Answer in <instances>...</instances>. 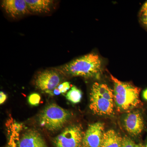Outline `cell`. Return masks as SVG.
I'll return each mask as SVG.
<instances>
[{
  "label": "cell",
  "instance_id": "1",
  "mask_svg": "<svg viewBox=\"0 0 147 147\" xmlns=\"http://www.w3.org/2000/svg\"><path fill=\"white\" fill-rule=\"evenodd\" d=\"M56 70L69 76L97 79L101 74L102 63L98 55L91 53L59 67Z\"/></svg>",
  "mask_w": 147,
  "mask_h": 147
},
{
  "label": "cell",
  "instance_id": "5",
  "mask_svg": "<svg viewBox=\"0 0 147 147\" xmlns=\"http://www.w3.org/2000/svg\"><path fill=\"white\" fill-rule=\"evenodd\" d=\"M84 134L80 125L69 126L54 139L55 147H82Z\"/></svg>",
  "mask_w": 147,
  "mask_h": 147
},
{
  "label": "cell",
  "instance_id": "15",
  "mask_svg": "<svg viewBox=\"0 0 147 147\" xmlns=\"http://www.w3.org/2000/svg\"><path fill=\"white\" fill-rule=\"evenodd\" d=\"M121 147H144L142 144H136L128 137L122 138Z\"/></svg>",
  "mask_w": 147,
  "mask_h": 147
},
{
  "label": "cell",
  "instance_id": "17",
  "mask_svg": "<svg viewBox=\"0 0 147 147\" xmlns=\"http://www.w3.org/2000/svg\"><path fill=\"white\" fill-rule=\"evenodd\" d=\"M18 134H13L11 137L9 144V147H20L19 146V139L18 137Z\"/></svg>",
  "mask_w": 147,
  "mask_h": 147
},
{
  "label": "cell",
  "instance_id": "10",
  "mask_svg": "<svg viewBox=\"0 0 147 147\" xmlns=\"http://www.w3.org/2000/svg\"><path fill=\"white\" fill-rule=\"evenodd\" d=\"M20 147H47L42 136L34 130H29L19 139Z\"/></svg>",
  "mask_w": 147,
  "mask_h": 147
},
{
  "label": "cell",
  "instance_id": "22",
  "mask_svg": "<svg viewBox=\"0 0 147 147\" xmlns=\"http://www.w3.org/2000/svg\"><path fill=\"white\" fill-rule=\"evenodd\" d=\"M144 147H147V142L146 143V144L144 146Z\"/></svg>",
  "mask_w": 147,
  "mask_h": 147
},
{
  "label": "cell",
  "instance_id": "2",
  "mask_svg": "<svg viewBox=\"0 0 147 147\" xmlns=\"http://www.w3.org/2000/svg\"><path fill=\"white\" fill-rule=\"evenodd\" d=\"M114 83L115 105L117 111L126 112L136 108L141 103L140 89L129 82H122L110 75Z\"/></svg>",
  "mask_w": 147,
  "mask_h": 147
},
{
  "label": "cell",
  "instance_id": "3",
  "mask_svg": "<svg viewBox=\"0 0 147 147\" xmlns=\"http://www.w3.org/2000/svg\"><path fill=\"white\" fill-rule=\"evenodd\" d=\"M114 91L105 84L96 82L90 93V109L98 115H110L115 106Z\"/></svg>",
  "mask_w": 147,
  "mask_h": 147
},
{
  "label": "cell",
  "instance_id": "11",
  "mask_svg": "<svg viewBox=\"0 0 147 147\" xmlns=\"http://www.w3.org/2000/svg\"><path fill=\"white\" fill-rule=\"evenodd\" d=\"M30 11L38 13L50 12L54 4L50 0H26Z\"/></svg>",
  "mask_w": 147,
  "mask_h": 147
},
{
  "label": "cell",
  "instance_id": "21",
  "mask_svg": "<svg viewBox=\"0 0 147 147\" xmlns=\"http://www.w3.org/2000/svg\"><path fill=\"white\" fill-rule=\"evenodd\" d=\"M143 9H147V1L146 2V3L144 4L143 7H142V8Z\"/></svg>",
  "mask_w": 147,
  "mask_h": 147
},
{
  "label": "cell",
  "instance_id": "9",
  "mask_svg": "<svg viewBox=\"0 0 147 147\" xmlns=\"http://www.w3.org/2000/svg\"><path fill=\"white\" fill-rule=\"evenodd\" d=\"M1 6L7 13L12 18L30 13L26 0H4Z\"/></svg>",
  "mask_w": 147,
  "mask_h": 147
},
{
  "label": "cell",
  "instance_id": "13",
  "mask_svg": "<svg viewBox=\"0 0 147 147\" xmlns=\"http://www.w3.org/2000/svg\"><path fill=\"white\" fill-rule=\"evenodd\" d=\"M66 98L69 101L74 104L79 103L82 100V92L75 86H73L67 92Z\"/></svg>",
  "mask_w": 147,
  "mask_h": 147
},
{
  "label": "cell",
  "instance_id": "4",
  "mask_svg": "<svg viewBox=\"0 0 147 147\" xmlns=\"http://www.w3.org/2000/svg\"><path fill=\"white\" fill-rule=\"evenodd\" d=\"M70 113L55 104L47 105L38 117L40 125L51 131H57L62 128L70 118Z\"/></svg>",
  "mask_w": 147,
  "mask_h": 147
},
{
  "label": "cell",
  "instance_id": "8",
  "mask_svg": "<svg viewBox=\"0 0 147 147\" xmlns=\"http://www.w3.org/2000/svg\"><path fill=\"white\" fill-rule=\"evenodd\" d=\"M124 125L129 134L133 137L138 136L144 127L142 114L139 111L129 112L124 119Z\"/></svg>",
  "mask_w": 147,
  "mask_h": 147
},
{
  "label": "cell",
  "instance_id": "12",
  "mask_svg": "<svg viewBox=\"0 0 147 147\" xmlns=\"http://www.w3.org/2000/svg\"><path fill=\"white\" fill-rule=\"evenodd\" d=\"M122 138L115 131L110 129L105 132L101 147H121Z\"/></svg>",
  "mask_w": 147,
  "mask_h": 147
},
{
  "label": "cell",
  "instance_id": "20",
  "mask_svg": "<svg viewBox=\"0 0 147 147\" xmlns=\"http://www.w3.org/2000/svg\"><path fill=\"white\" fill-rule=\"evenodd\" d=\"M143 97L144 100L147 101V89L144 90L143 92Z\"/></svg>",
  "mask_w": 147,
  "mask_h": 147
},
{
  "label": "cell",
  "instance_id": "14",
  "mask_svg": "<svg viewBox=\"0 0 147 147\" xmlns=\"http://www.w3.org/2000/svg\"><path fill=\"white\" fill-rule=\"evenodd\" d=\"M71 88L70 83L69 82H65L60 84L54 90L51 92L49 95L52 96L58 95L61 94H65Z\"/></svg>",
  "mask_w": 147,
  "mask_h": 147
},
{
  "label": "cell",
  "instance_id": "19",
  "mask_svg": "<svg viewBox=\"0 0 147 147\" xmlns=\"http://www.w3.org/2000/svg\"><path fill=\"white\" fill-rule=\"evenodd\" d=\"M7 98V96L3 92H0V104L1 105L4 102H5Z\"/></svg>",
  "mask_w": 147,
  "mask_h": 147
},
{
  "label": "cell",
  "instance_id": "18",
  "mask_svg": "<svg viewBox=\"0 0 147 147\" xmlns=\"http://www.w3.org/2000/svg\"><path fill=\"white\" fill-rule=\"evenodd\" d=\"M141 22L147 28V9H142L140 13Z\"/></svg>",
  "mask_w": 147,
  "mask_h": 147
},
{
  "label": "cell",
  "instance_id": "16",
  "mask_svg": "<svg viewBox=\"0 0 147 147\" xmlns=\"http://www.w3.org/2000/svg\"><path fill=\"white\" fill-rule=\"evenodd\" d=\"M40 100V96L38 94L34 93L30 95L28 97L29 104L33 106H37L39 104Z\"/></svg>",
  "mask_w": 147,
  "mask_h": 147
},
{
  "label": "cell",
  "instance_id": "6",
  "mask_svg": "<svg viewBox=\"0 0 147 147\" xmlns=\"http://www.w3.org/2000/svg\"><path fill=\"white\" fill-rule=\"evenodd\" d=\"M62 78L57 70H45L38 74L35 85L38 89L49 94L61 84Z\"/></svg>",
  "mask_w": 147,
  "mask_h": 147
},
{
  "label": "cell",
  "instance_id": "7",
  "mask_svg": "<svg viewBox=\"0 0 147 147\" xmlns=\"http://www.w3.org/2000/svg\"><path fill=\"white\" fill-rule=\"evenodd\" d=\"M104 133V124L96 122L90 125L84 133L83 147H101Z\"/></svg>",
  "mask_w": 147,
  "mask_h": 147
}]
</instances>
